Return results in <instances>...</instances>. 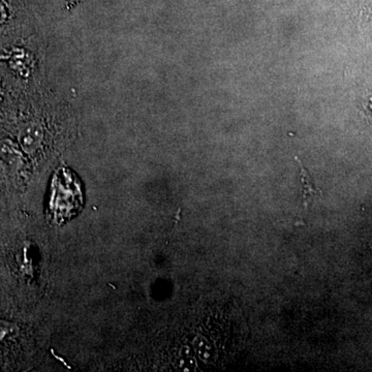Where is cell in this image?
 Returning a JSON list of instances; mask_svg holds the SVG:
<instances>
[{"mask_svg": "<svg viewBox=\"0 0 372 372\" xmlns=\"http://www.w3.org/2000/svg\"><path fill=\"white\" fill-rule=\"evenodd\" d=\"M21 146L27 153H34L40 148L43 141V131L38 125H28L19 136Z\"/></svg>", "mask_w": 372, "mask_h": 372, "instance_id": "1", "label": "cell"}, {"mask_svg": "<svg viewBox=\"0 0 372 372\" xmlns=\"http://www.w3.org/2000/svg\"><path fill=\"white\" fill-rule=\"evenodd\" d=\"M296 162L297 164H299L300 166V180H301L302 186V198L303 203H304L305 208H307L308 206V201L310 198H315L317 196H322V190L320 188L317 187V185H315L313 180H311L310 175H309L308 171L307 169L303 166L302 162L300 161L299 157H295Z\"/></svg>", "mask_w": 372, "mask_h": 372, "instance_id": "2", "label": "cell"}, {"mask_svg": "<svg viewBox=\"0 0 372 372\" xmlns=\"http://www.w3.org/2000/svg\"><path fill=\"white\" fill-rule=\"evenodd\" d=\"M18 326L10 322L1 321L0 320V341H8L18 335Z\"/></svg>", "mask_w": 372, "mask_h": 372, "instance_id": "3", "label": "cell"}]
</instances>
